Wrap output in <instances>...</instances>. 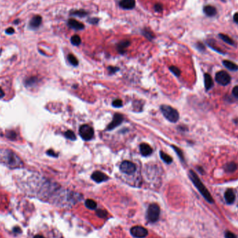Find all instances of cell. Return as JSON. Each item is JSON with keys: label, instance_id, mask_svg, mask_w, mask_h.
Instances as JSON below:
<instances>
[{"label": "cell", "instance_id": "f35d334b", "mask_svg": "<svg viewBox=\"0 0 238 238\" xmlns=\"http://www.w3.org/2000/svg\"><path fill=\"white\" fill-rule=\"evenodd\" d=\"M48 154H49V155H52V156H54V157H57V155H55V154L54 153V152H53V151H49V153L48 152Z\"/></svg>", "mask_w": 238, "mask_h": 238}, {"label": "cell", "instance_id": "5bb4252c", "mask_svg": "<svg viewBox=\"0 0 238 238\" xmlns=\"http://www.w3.org/2000/svg\"><path fill=\"white\" fill-rule=\"evenodd\" d=\"M203 12H204L205 14L208 17L215 16L217 13L216 8L215 6H211V5H208V6H204V8H203Z\"/></svg>", "mask_w": 238, "mask_h": 238}, {"label": "cell", "instance_id": "d4e9b609", "mask_svg": "<svg viewBox=\"0 0 238 238\" xmlns=\"http://www.w3.org/2000/svg\"><path fill=\"white\" fill-rule=\"evenodd\" d=\"M68 61H69V62L71 63V64L73 65V66H78V64H79L78 60L74 55H73V54H70L68 56Z\"/></svg>", "mask_w": 238, "mask_h": 238}, {"label": "cell", "instance_id": "8fae6325", "mask_svg": "<svg viewBox=\"0 0 238 238\" xmlns=\"http://www.w3.org/2000/svg\"><path fill=\"white\" fill-rule=\"evenodd\" d=\"M140 153L143 156L147 157L153 153V149L147 143H143L140 145Z\"/></svg>", "mask_w": 238, "mask_h": 238}, {"label": "cell", "instance_id": "e0dca14e", "mask_svg": "<svg viewBox=\"0 0 238 238\" xmlns=\"http://www.w3.org/2000/svg\"><path fill=\"white\" fill-rule=\"evenodd\" d=\"M224 170L227 173H233L237 169V164L233 162H228V163L226 164L224 167Z\"/></svg>", "mask_w": 238, "mask_h": 238}, {"label": "cell", "instance_id": "1f68e13d", "mask_svg": "<svg viewBox=\"0 0 238 238\" xmlns=\"http://www.w3.org/2000/svg\"><path fill=\"white\" fill-rule=\"evenodd\" d=\"M72 14L78 15V16L79 17H83V16H84L85 15H86V12H85L84 11H77L73 12Z\"/></svg>", "mask_w": 238, "mask_h": 238}, {"label": "cell", "instance_id": "44dd1931", "mask_svg": "<svg viewBox=\"0 0 238 238\" xmlns=\"http://www.w3.org/2000/svg\"><path fill=\"white\" fill-rule=\"evenodd\" d=\"M160 155L161 159H162V160H163L164 162H166L167 164H171V162H173L172 157H171V156H169V155H167V153H164V152L160 151Z\"/></svg>", "mask_w": 238, "mask_h": 238}, {"label": "cell", "instance_id": "cb8c5ba5", "mask_svg": "<svg viewBox=\"0 0 238 238\" xmlns=\"http://www.w3.org/2000/svg\"><path fill=\"white\" fill-rule=\"evenodd\" d=\"M172 148L174 150H175V152L176 153V154L178 155V156L179 157V158L180 159V160L182 161V162H185L184 155H183L182 151L180 150V148H179L178 147L176 146V145H172Z\"/></svg>", "mask_w": 238, "mask_h": 238}, {"label": "cell", "instance_id": "4316f807", "mask_svg": "<svg viewBox=\"0 0 238 238\" xmlns=\"http://www.w3.org/2000/svg\"><path fill=\"white\" fill-rule=\"evenodd\" d=\"M169 70H170V71L176 75V76L178 77L180 75L181 71H180V69H178L177 67H176V66H171V67L169 68Z\"/></svg>", "mask_w": 238, "mask_h": 238}, {"label": "cell", "instance_id": "9a60e30c", "mask_svg": "<svg viewBox=\"0 0 238 238\" xmlns=\"http://www.w3.org/2000/svg\"><path fill=\"white\" fill-rule=\"evenodd\" d=\"M130 44V42L129 40H123L120 42L117 45V49L119 53L121 54H124L126 52V49Z\"/></svg>", "mask_w": 238, "mask_h": 238}, {"label": "cell", "instance_id": "f546056e", "mask_svg": "<svg viewBox=\"0 0 238 238\" xmlns=\"http://www.w3.org/2000/svg\"><path fill=\"white\" fill-rule=\"evenodd\" d=\"M143 34V35L147 38L149 39V40H152V38H153V37H154L153 33L150 32H148V31H147V30L144 31Z\"/></svg>", "mask_w": 238, "mask_h": 238}, {"label": "cell", "instance_id": "484cf974", "mask_svg": "<svg viewBox=\"0 0 238 238\" xmlns=\"http://www.w3.org/2000/svg\"><path fill=\"white\" fill-rule=\"evenodd\" d=\"M64 134L66 138L68 139L71 140V141H75V140L76 139V136H75V134L73 132V131H71V130L66 131V132L64 133Z\"/></svg>", "mask_w": 238, "mask_h": 238}, {"label": "cell", "instance_id": "30bf717a", "mask_svg": "<svg viewBox=\"0 0 238 238\" xmlns=\"http://www.w3.org/2000/svg\"><path fill=\"white\" fill-rule=\"evenodd\" d=\"M42 23V18L40 15H35L31 19L29 22V27L32 29H36L40 27Z\"/></svg>", "mask_w": 238, "mask_h": 238}, {"label": "cell", "instance_id": "6da1fadb", "mask_svg": "<svg viewBox=\"0 0 238 238\" xmlns=\"http://www.w3.org/2000/svg\"><path fill=\"white\" fill-rule=\"evenodd\" d=\"M160 109L164 117L171 123H176L179 119V114L176 109L169 105L162 104Z\"/></svg>", "mask_w": 238, "mask_h": 238}, {"label": "cell", "instance_id": "7c38bea8", "mask_svg": "<svg viewBox=\"0 0 238 238\" xmlns=\"http://www.w3.org/2000/svg\"><path fill=\"white\" fill-rule=\"evenodd\" d=\"M68 25L71 28L74 29L75 30H81L84 29V25L82 23H80L75 19H70L68 21Z\"/></svg>", "mask_w": 238, "mask_h": 238}, {"label": "cell", "instance_id": "52a82bcc", "mask_svg": "<svg viewBox=\"0 0 238 238\" xmlns=\"http://www.w3.org/2000/svg\"><path fill=\"white\" fill-rule=\"evenodd\" d=\"M130 233L133 237L136 238H144L148 235V230L144 227L136 226L130 229Z\"/></svg>", "mask_w": 238, "mask_h": 238}, {"label": "cell", "instance_id": "d590c367", "mask_svg": "<svg viewBox=\"0 0 238 238\" xmlns=\"http://www.w3.org/2000/svg\"><path fill=\"white\" fill-rule=\"evenodd\" d=\"M14 32H15L14 29L12 28V27H10V28H8V29H7L6 30V33L8 34H13V33H14Z\"/></svg>", "mask_w": 238, "mask_h": 238}, {"label": "cell", "instance_id": "9c48e42d", "mask_svg": "<svg viewBox=\"0 0 238 238\" xmlns=\"http://www.w3.org/2000/svg\"><path fill=\"white\" fill-rule=\"evenodd\" d=\"M91 178L93 180L95 181L97 183H100L104 181H107L109 179V177L104 174V173L101 172V171H95L93 174L91 175Z\"/></svg>", "mask_w": 238, "mask_h": 238}, {"label": "cell", "instance_id": "4fadbf2b", "mask_svg": "<svg viewBox=\"0 0 238 238\" xmlns=\"http://www.w3.org/2000/svg\"><path fill=\"white\" fill-rule=\"evenodd\" d=\"M119 6L123 9H132L135 6V0H121Z\"/></svg>", "mask_w": 238, "mask_h": 238}, {"label": "cell", "instance_id": "8992f818", "mask_svg": "<svg viewBox=\"0 0 238 238\" xmlns=\"http://www.w3.org/2000/svg\"><path fill=\"white\" fill-rule=\"evenodd\" d=\"M120 169L124 174L131 175L136 171V166L130 161H124L120 166Z\"/></svg>", "mask_w": 238, "mask_h": 238}, {"label": "cell", "instance_id": "7a4b0ae2", "mask_svg": "<svg viewBox=\"0 0 238 238\" xmlns=\"http://www.w3.org/2000/svg\"><path fill=\"white\" fill-rule=\"evenodd\" d=\"M160 206L156 203H153L148 207V212H147V218L149 222L154 223L158 220L160 217Z\"/></svg>", "mask_w": 238, "mask_h": 238}, {"label": "cell", "instance_id": "4dcf8cb0", "mask_svg": "<svg viewBox=\"0 0 238 238\" xmlns=\"http://www.w3.org/2000/svg\"><path fill=\"white\" fill-rule=\"evenodd\" d=\"M107 70L110 74H114V73H116V72L119 71V68L117 67H114V66H109V67L107 68Z\"/></svg>", "mask_w": 238, "mask_h": 238}, {"label": "cell", "instance_id": "d6a6232c", "mask_svg": "<svg viewBox=\"0 0 238 238\" xmlns=\"http://www.w3.org/2000/svg\"><path fill=\"white\" fill-rule=\"evenodd\" d=\"M154 9H155V11L156 12L160 13V12H162V10H163V7H162V6L160 4H155V6H154Z\"/></svg>", "mask_w": 238, "mask_h": 238}, {"label": "cell", "instance_id": "2e32d148", "mask_svg": "<svg viewBox=\"0 0 238 238\" xmlns=\"http://www.w3.org/2000/svg\"><path fill=\"white\" fill-rule=\"evenodd\" d=\"M204 83H205V89H206L207 91L210 90V88L213 86V84H214L213 80H212L211 76H210L209 74H207V73L204 75Z\"/></svg>", "mask_w": 238, "mask_h": 238}, {"label": "cell", "instance_id": "f1b7e54d", "mask_svg": "<svg viewBox=\"0 0 238 238\" xmlns=\"http://www.w3.org/2000/svg\"><path fill=\"white\" fill-rule=\"evenodd\" d=\"M97 215L100 217H105L107 216V212L102 210H97L96 212Z\"/></svg>", "mask_w": 238, "mask_h": 238}, {"label": "cell", "instance_id": "7402d4cb", "mask_svg": "<svg viewBox=\"0 0 238 238\" xmlns=\"http://www.w3.org/2000/svg\"><path fill=\"white\" fill-rule=\"evenodd\" d=\"M85 205L87 208L91 209V210H94L97 207V203H95V201L91 199H87L85 201Z\"/></svg>", "mask_w": 238, "mask_h": 238}, {"label": "cell", "instance_id": "5b68a950", "mask_svg": "<svg viewBox=\"0 0 238 238\" xmlns=\"http://www.w3.org/2000/svg\"><path fill=\"white\" fill-rule=\"evenodd\" d=\"M215 80L219 84L222 86H226L230 82L231 78L230 75L226 71H221L217 73L215 75Z\"/></svg>", "mask_w": 238, "mask_h": 238}, {"label": "cell", "instance_id": "603a6c76", "mask_svg": "<svg viewBox=\"0 0 238 238\" xmlns=\"http://www.w3.org/2000/svg\"><path fill=\"white\" fill-rule=\"evenodd\" d=\"M71 43L73 44V45H75V46L80 45L82 42L81 38H80V37L78 35L73 36L71 37Z\"/></svg>", "mask_w": 238, "mask_h": 238}, {"label": "cell", "instance_id": "8d00e7d4", "mask_svg": "<svg viewBox=\"0 0 238 238\" xmlns=\"http://www.w3.org/2000/svg\"><path fill=\"white\" fill-rule=\"evenodd\" d=\"M233 20H234L235 23L238 24V13H235L233 15Z\"/></svg>", "mask_w": 238, "mask_h": 238}, {"label": "cell", "instance_id": "74e56055", "mask_svg": "<svg viewBox=\"0 0 238 238\" xmlns=\"http://www.w3.org/2000/svg\"><path fill=\"white\" fill-rule=\"evenodd\" d=\"M34 238H45V237H43V236L42 235L38 234V235H36L34 237Z\"/></svg>", "mask_w": 238, "mask_h": 238}, {"label": "cell", "instance_id": "277c9868", "mask_svg": "<svg viewBox=\"0 0 238 238\" xmlns=\"http://www.w3.org/2000/svg\"><path fill=\"white\" fill-rule=\"evenodd\" d=\"M79 134L84 141H89L94 136V130L89 125H82L79 129Z\"/></svg>", "mask_w": 238, "mask_h": 238}, {"label": "cell", "instance_id": "3957f363", "mask_svg": "<svg viewBox=\"0 0 238 238\" xmlns=\"http://www.w3.org/2000/svg\"><path fill=\"white\" fill-rule=\"evenodd\" d=\"M189 176L190 179L191 180V181H192L193 184L195 185V186L198 188V189L202 193V194L204 195L206 198H208V196H210V194H209L208 190L206 189V188L203 185V183L201 182V180L199 179V178L196 175V173H194V171L191 170L189 171Z\"/></svg>", "mask_w": 238, "mask_h": 238}, {"label": "cell", "instance_id": "ffe728a7", "mask_svg": "<svg viewBox=\"0 0 238 238\" xmlns=\"http://www.w3.org/2000/svg\"><path fill=\"white\" fill-rule=\"evenodd\" d=\"M219 36L220 37V38L222 39V40H223L224 42L228 44V45H235L234 40H232V39H231L229 36H228L227 35H225V34H219Z\"/></svg>", "mask_w": 238, "mask_h": 238}, {"label": "cell", "instance_id": "ab89813d", "mask_svg": "<svg viewBox=\"0 0 238 238\" xmlns=\"http://www.w3.org/2000/svg\"><path fill=\"white\" fill-rule=\"evenodd\" d=\"M222 1H225V0H222Z\"/></svg>", "mask_w": 238, "mask_h": 238}, {"label": "cell", "instance_id": "83f0119b", "mask_svg": "<svg viewBox=\"0 0 238 238\" xmlns=\"http://www.w3.org/2000/svg\"><path fill=\"white\" fill-rule=\"evenodd\" d=\"M112 105L114 106V107H118V108L121 107L123 106L122 100H120V99H116V100L113 101Z\"/></svg>", "mask_w": 238, "mask_h": 238}, {"label": "cell", "instance_id": "ac0fdd59", "mask_svg": "<svg viewBox=\"0 0 238 238\" xmlns=\"http://www.w3.org/2000/svg\"><path fill=\"white\" fill-rule=\"evenodd\" d=\"M223 64L224 66H225L226 68H228V70L232 71H236L238 70V66L235 63L232 62L230 61H228V60H224L223 61Z\"/></svg>", "mask_w": 238, "mask_h": 238}, {"label": "cell", "instance_id": "d6986e66", "mask_svg": "<svg viewBox=\"0 0 238 238\" xmlns=\"http://www.w3.org/2000/svg\"><path fill=\"white\" fill-rule=\"evenodd\" d=\"M224 196H225L226 200L227 202H228V203H232L235 199V193L233 192V191L230 189H228L227 191H226Z\"/></svg>", "mask_w": 238, "mask_h": 238}, {"label": "cell", "instance_id": "e575fe53", "mask_svg": "<svg viewBox=\"0 0 238 238\" xmlns=\"http://www.w3.org/2000/svg\"><path fill=\"white\" fill-rule=\"evenodd\" d=\"M233 95H234L235 97L238 98V86H235L234 87L233 89Z\"/></svg>", "mask_w": 238, "mask_h": 238}, {"label": "cell", "instance_id": "ba28073f", "mask_svg": "<svg viewBox=\"0 0 238 238\" xmlns=\"http://www.w3.org/2000/svg\"><path fill=\"white\" fill-rule=\"evenodd\" d=\"M123 121V115H121V114H119V113H116L115 114V115L114 116V119H113L112 121L109 123V125L108 126L107 130H112L114 128H116V127L119 126L122 123Z\"/></svg>", "mask_w": 238, "mask_h": 238}, {"label": "cell", "instance_id": "836d02e7", "mask_svg": "<svg viewBox=\"0 0 238 238\" xmlns=\"http://www.w3.org/2000/svg\"><path fill=\"white\" fill-rule=\"evenodd\" d=\"M196 47H197L198 50L200 51H204L205 50V46L202 43H198L196 44Z\"/></svg>", "mask_w": 238, "mask_h": 238}]
</instances>
